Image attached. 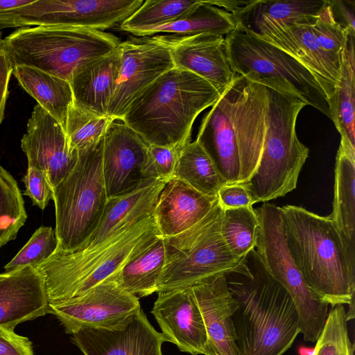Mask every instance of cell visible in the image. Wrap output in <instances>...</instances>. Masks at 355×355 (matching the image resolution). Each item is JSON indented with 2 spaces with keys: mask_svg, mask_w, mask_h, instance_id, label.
Masks as SVG:
<instances>
[{
  "mask_svg": "<svg viewBox=\"0 0 355 355\" xmlns=\"http://www.w3.org/2000/svg\"><path fill=\"white\" fill-rule=\"evenodd\" d=\"M0 355H34L32 343L14 329L0 327Z\"/></svg>",
  "mask_w": 355,
  "mask_h": 355,
  "instance_id": "obj_43",
  "label": "cell"
},
{
  "mask_svg": "<svg viewBox=\"0 0 355 355\" xmlns=\"http://www.w3.org/2000/svg\"><path fill=\"white\" fill-rule=\"evenodd\" d=\"M148 144L121 119H113L103 137V173L108 198L128 193L146 180L142 171Z\"/></svg>",
  "mask_w": 355,
  "mask_h": 355,
  "instance_id": "obj_16",
  "label": "cell"
},
{
  "mask_svg": "<svg viewBox=\"0 0 355 355\" xmlns=\"http://www.w3.org/2000/svg\"><path fill=\"white\" fill-rule=\"evenodd\" d=\"M84 355H163L164 336L141 309L116 329L83 328L72 334Z\"/></svg>",
  "mask_w": 355,
  "mask_h": 355,
  "instance_id": "obj_18",
  "label": "cell"
},
{
  "mask_svg": "<svg viewBox=\"0 0 355 355\" xmlns=\"http://www.w3.org/2000/svg\"><path fill=\"white\" fill-rule=\"evenodd\" d=\"M12 62L4 52L0 53V124L4 118L6 101L8 96V83L12 73Z\"/></svg>",
  "mask_w": 355,
  "mask_h": 355,
  "instance_id": "obj_46",
  "label": "cell"
},
{
  "mask_svg": "<svg viewBox=\"0 0 355 355\" xmlns=\"http://www.w3.org/2000/svg\"><path fill=\"white\" fill-rule=\"evenodd\" d=\"M191 288L207 336L205 355H238L232 320L237 304L228 289L225 273L205 279Z\"/></svg>",
  "mask_w": 355,
  "mask_h": 355,
  "instance_id": "obj_20",
  "label": "cell"
},
{
  "mask_svg": "<svg viewBox=\"0 0 355 355\" xmlns=\"http://www.w3.org/2000/svg\"><path fill=\"white\" fill-rule=\"evenodd\" d=\"M220 95L205 79L174 67L130 104L121 120L148 144L180 150L191 142L197 116Z\"/></svg>",
  "mask_w": 355,
  "mask_h": 355,
  "instance_id": "obj_3",
  "label": "cell"
},
{
  "mask_svg": "<svg viewBox=\"0 0 355 355\" xmlns=\"http://www.w3.org/2000/svg\"><path fill=\"white\" fill-rule=\"evenodd\" d=\"M21 147L28 159V167L42 171L52 189L72 170L78 151L69 147L61 124L37 104L28 121Z\"/></svg>",
  "mask_w": 355,
  "mask_h": 355,
  "instance_id": "obj_15",
  "label": "cell"
},
{
  "mask_svg": "<svg viewBox=\"0 0 355 355\" xmlns=\"http://www.w3.org/2000/svg\"><path fill=\"white\" fill-rule=\"evenodd\" d=\"M27 214L17 181L0 166V248L14 240Z\"/></svg>",
  "mask_w": 355,
  "mask_h": 355,
  "instance_id": "obj_36",
  "label": "cell"
},
{
  "mask_svg": "<svg viewBox=\"0 0 355 355\" xmlns=\"http://www.w3.org/2000/svg\"><path fill=\"white\" fill-rule=\"evenodd\" d=\"M49 313L40 273L25 266L0 274V327L14 329L19 323Z\"/></svg>",
  "mask_w": 355,
  "mask_h": 355,
  "instance_id": "obj_22",
  "label": "cell"
},
{
  "mask_svg": "<svg viewBox=\"0 0 355 355\" xmlns=\"http://www.w3.org/2000/svg\"><path fill=\"white\" fill-rule=\"evenodd\" d=\"M236 27L230 12L200 0L191 11L168 24L135 30L130 33L136 37H147L159 34L218 35L225 36Z\"/></svg>",
  "mask_w": 355,
  "mask_h": 355,
  "instance_id": "obj_30",
  "label": "cell"
},
{
  "mask_svg": "<svg viewBox=\"0 0 355 355\" xmlns=\"http://www.w3.org/2000/svg\"><path fill=\"white\" fill-rule=\"evenodd\" d=\"M259 220L252 207L223 209L220 232L232 254L242 259L254 249Z\"/></svg>",
  "mask_w": 355,
  "mask_h": 355,
  "instance_id": "obj_33",
  "label": "cell"
},
{
  "mask_svg": "<svg viewBox=\"0 0 355 355\" xmlns=\"http://www.w3.org/2000/svg\"><path fill=\"white\" fill-rule=\"evenodd\" d=\"M254 211L259 220L254 249L268 272L290 294L304 340L315 343L324 328L329 305L308 287L294 263L286 243L280 207L264 202Z\"/></svg>",
  "mask_w": 355,
  "mask_h": 355,
  "instance_id": "obj_11",
  "label": "cell"
},
{
  "mask_svg": "<svg viewBox=\"0 0 355 355\" xmlns=\"http://www.w3.org/2000/svg\"><path fill=\"white\" fill-rule=\"evenodd\" d=\"M225 39L229 62L235 73L253 83L288 92L331 119L322 88L309 71L293 56L237 25Z\"/></svg>",
  "mask_w": 355,
  "mask_h": 355,
  "instance_id": "obj_9",
  "label": "cell"
},
{
  "mask_svg": "<svg viewBox=\"0 0 355 355\" xmlns=\"http://www.w3.org/2000/svg\"><path fill=\"white\" fill-rule=\"evenodd\" d=\"M173 178L212 198L218 197L219 189L225 185L211 159L196 140L180 150Z\"/></svg>",
  "mask_w": 355,
  "mask_h": 355,
  "instance_id": "obj_32",
  "label": "cell"
},
{
  "mask_svg": "<svg viewBox=\"0 0 355 355\" xmlns=\"http://www.w3.org/2000/svg\"><path fill=\"white\" fill-rule=\"evenodd\" d=\"M141 309L139 297L125 291L114 275L80 296L49 304V313L73 334L83 328H119Z\"/></svg>",
  "mask_w": 355,
  "mask_h": 355,
  "instance_id": "obj_12",
  "label": "cell"
},
{
  "mask_svg": "<svg viewBox=\"0 0 355 355\" xmlns=\"http://www.w3.org/2000/svg\"><path fill=\"white\" fill-rule=\"evenodd\" d=\"M312 24H292L258 37L284 51L309 70L322 88L328 102L338 80L340 60L322 48L313 33Z\"/></svg>",
  "mask_w": 355,
  "mask_h": 355,
  "instance_id": "obj_21",
  "label": "cell"
},
{
  "mask_svg": "<svg viewBox=\"0 0 355 355\" xmlns=\"http://www.w3.org/2000/svg\"><path fill=\"white\" fill-rule=\"evenodd\" d=\"M222 207L218 201L200 221L176 235L162 237L165 261L157 292L191 287L227 272L239 264L220 232Z\"/></svg>",
  "mask_w": 355,
  "mask_h": 355,
  "instance_id": "obj_10",
  "label": "cell"
},
{
  "mask_svg": "<svg viewBox=\"0 0 355 355\" xmlns=\"http://www.w3.org/2000/svg\"><path fill=\"white\" fill-rule=\"evenodd\" d=\"M151 313L166 342L181 352L205 355L207 336L191 287L159 292Z\"/></svg>",
  "mask_w": 355,
  "mask_h": 355,
  "instance_id": "obj_19",
  "label": "cell"
},
{
  "mask_svg": "<svg viewBox=\"0 0 355 355\" xmlns=\"http://www.w3.org/2000/svg\"><path fill=\"white\" fill-rule=\"evenodd\" d=\"M313 352L314 347L303 346L298 349V353L300 355H313Z\"/></svg>",
  "mask_w": 355,
  "mask_h": 355,
  "instance_id": "obj_48",
  "label": "cell"
},
{
  "mask_svg": "<svg viewBox=\"0 0 355 355\" xmlns=\"http://www.w3.org/2000/svg\"><path fill=\"white\" fill-rule=\"evenodd\" d=\"M266 101L265 85L236 74L201 121L196 141L225 184L247 183L258 167Z\"/></svg>",
  "mask_w": 355,
  "mask_h": 355,
  "instance_id": "obj_2",
  "label": "cell"
},
{
  "mask_svg": "<svg viewBox=\"0 0 355 355\" xmlns=\"http://www.w3.org/2000/svg\"><path fill=\"white\" fill-rule=\"evenodd\" d=\"M165 261L162 237L159 236L148 247L130 260L114 275L119 284L137 297L157 292L158 282Z\"/></svg>",
  "mask_w": 355,
  "mask_h": 355,
  "instance_id": "obj_31",
  "label": "cell"
},
{
  "mask_svg": "<svg viewBox=\"0 0 355 355\" xmlns=\"http://www.w3.org/2000/svg\"><path fill=\"white\" fill-rule=\"evenodd\" d=\"M329 217L355 270V147L341 139L335 164L333 211Z\"/></svg>",
  "mask_w": 355,
  "mask_h": 355,
  "instance_id": "obj_27",
  "label": "cell"
},
{
  "mask_svg": "<svg viewBox=\"0 0 355 355\" xmlns=\"http://www.w3.org/2000/svg\"><path fill=\"white\" fill-rule=\"evenodd\" d=\"M200 1V0H146L118 28L130 33L137 29L164 25L188 13Z\"/></svg>",
  "mask_w": 355,
  "mask_h": 355,
  "instance_id": "obj_35",
  "label": "cell"
},
{
  "mask_svg": "<svg viewBox=\"0 0 355 355\" xmlns=\"http://www.w3.org/2000/svg\"><path fill=\"white\" fill-rule=\"evenodd\" d=\"M186 182L173 178L161 191L153 216L160 236L181 233L204 218L218 202Z\"/></svg>",
  "mask_w": 355,
  "mask_h": 355,
  "instance_id": "obj_23",
  "label": "cell"
},
{
  "mask_svg": "<svg viewBox=\"0 0 355 355\" xmlns=\"http://www.w3.org/2000/svg\"><path fill=\"white\" fill-rule=\"evenodd\" d=\"M103 138L78 151L69 174L52 189L57 249L77 250L96 230L107 201L102 164Z\"/></svg>",
  "mask_w": 355,
  "mask_h": 355,
  "instance_id": "obj_8",
  "label": "cell"
},
{
  "mask_svg": "<svg viewBox=\"0 0 355 355\" xmlns=\"http://www.w3.org/2000/svg\"><path fill=\"white\" fill-rule=\"evenodd\" d=\"M355 35L348 34L341 52L338 80L328 101L331 119L341 139L355 147Z\"/></svg>",
  "mask_w": 355,
  "mask_h": 355,
  "instance_id": "obj_29",
  "label": "cell"
},
{
  "mask_svg": "<svg viewBox=\"0 0 355 355\" xmlns=\"http://www.w3.org/2000/svg\"><path fill=\"white\" fill-rule=\"evenodd\" d=\"M336 22L349 35H355V2L354 1H328Z\"/></svg>",
  "mask_w": 355,
  "mask_h": 355,
  "instance_id": "obj_44",
  "label": "cell"
},
{
  "mask_svg": "<svg viewBox=\"0 0 355 355\" xmlns=\"http://www.w3.org/2000/svg\"><path fill=\"white\" fill-rule=\"evenodd\" d=\"M121 62L120 46L80 66L70 81L74 103L96 114L108 116Z\"/></svg>",
  "mask_w": 355,
  "mask_h": 355,
  "instance_id": "obj_25",
  "label": "cell"
},
{
  "mask_svg": "<svg viewBox=\"0 0 355 355\" xmlns=\"http://www.w3.org/2000/svg\"><path fill=\"white\" fill-rule=\"evenodd\" d=\"M155 36L168 48L175 67L205 79L220 94L234 80L236 73L229 62L225 36L208 34Z\"/></svg>",
  "mask_w": 355,
  "mask_h": 355,
  "instance_id": "obj_17",
  "label": "cell"
},
{
  "mask_svg": "<svg viewBox=\"0 0 355 355\" xmlns=\"http://www.w3.org/2000/svg\"><path fill=\"white\" fill-rule=\"evenodd\" d=\"M265 136L256 171L247 183L255 202L282 197L296 188L309 150L296 134V121L306 105L297 97L266 86Z\"/></svg>",
  "mask_w": 355,
  "mask_h": 355,
  "instance_id": "obj_6",
  "label": "cell"
},
{
  "mask_svg": "<svg viewBox=\"0 0 355 355\" xmlns=\"http://www.w3.org/2000/svg\"><path fill=\"white\" fill-rule=\"evenodd\" d=\"M312 28L322 48L340 60L341 52L348 33L334 20L328 1L326 0L324 6L312 24Z\"/></svg>",
  "mask_w": 355,
  "mask_h": 355,
  "instance_id": "obj_39",
  "label": "cell"
},
{
  "mask_svg": "<svg viewBox=\"0 0 355 355\" xmlns=\"http://www.w3.org/2000/svg\"><path fill=\"white\" fill-rule=\"evenodd\" d=\"M57 246L55 230L51 227L41 226L4 268L8 272L28 266L35 267L49 259Z\"/></svg>",
  "mask_w": 355,
  "mask_h": 355,
  "instance_id": "obj_38",
  "label": "cell"
},
{
  "mask_svg": "<svg viewBox=\"0 0 355 355\" xmlns=\"http://www.w3.org/2000/svg\"><path fill=\"white\" fill-rule=\"evenodd\" d=\"M160 236L152 214L118 230L89 248H56L35 268L42 275L49 304L80 296L121 270Z\"/></svg>",
  "mask_w": 355,
  "mask_h": 355,
  "instance_id": "obj_5",
  "label": "cell"
},
{
  "mask_svg": "<svg viewBox=\"0 0 355 355\" xmlns=\"http://www.w3.org/2000/svg\"><path fill=\"white\" fill-rule=\"evenodd\" d=\"M121 41L110 33L87 28L37 26L20 28L4 39L12 67H34L70 83L83 64L107 54Z\"/></svg>",
  "mask_w": 355,
  "mask_h": 355,
  "instance_id": "obj_7",
  "label": "cell"
},
{
  "mask_svg": "<svg viewBox=\"0 0 355 355\" xmlns=\"http://www.w3.org/2000/svg\"><path fill=\"white\" fill-rule=\"evenodd\" d=\"M210 4L220 8L225 11L234 15L245 6L250 1H235V0H222V1H207Z\"/></svg>",
  "mask_w": 355,
  "mask_h": 355,
  "instance_id": "obj_47",
  "label": "cell"
},
{
  "mask_svg": "<svg viewBox=\"0 0 355 355\" xmlns=\"http://www.w3.org/2000/svg\"><path fill=\"white\" fill-rule=\"evenodd\" d=\"M225 277L237 304L232 320L238 355H283L300 333L290 294L268 272L255 249Z\"/></svg>",
  "mask_w": 355,
  "mask_h": 355,
  "instance_id": "obj_1",
  "label": "cell"
},
{
  "mask_svg": "<svg viewBox=\"0 0 355 355\" xmlns=\"http://www.w3.org/2000/svg\"><path fill=\"white\" fill-rule=\"evenodd\" d=\"M119 46L121 67L107 115L121 120L130 104L175 64L168 48L155 35L132 36Z\"/></svg>",
  "mask_w": 355,
  "mask_h": 355,
  "instance_id": "obj_14",
  "label": "cell"
},
{
  "mask_svg": "<svg viewBox=\"0 0 355 355\" xmlns=\"http://www.w3.org/2000/svg\"><path fill=\"white\" fill-rule=\"evenodd\" d=\"M180 150L148 144L142 171L146 180L168 182L173 178Z\"/></svg>",
  "mask_w": 355,
  "mask_h": 355,
  "instance_id": "obj_40",
  "label": "cell"
},
{
  "mask_svg": "<svg viewBox=\"0 0 355 355\" xmlns=\"http://www.w3.org/2000/svg\"><path fill=\"white\" fill-rule=\"evenodd\" d=\"M218 200L223 209L252 207L255 200L244 183L223 185L218 192Z\"/></svg>",
  "mask_w": 355,
  "mask_h": 355,
  "instance_id": "obj_42",
  "label": "cell"
},
{
  "mask_svg": "<svg viewBox=\"0 0 355 355\" xmlns=\"http://www.w3.org/2000/svg\"><path fill=\"white\" fill-rule=\"evenodd\" d=\"M326 0H255L232 15L236 25L255 36L262 37L284 26L313 24Z\"/></svg>",
  "mask_w": 355,
  "mask_h": 355,
  "instance_id": "obj_24",
  "label": "cell"
},
{
  "mask_svg": "<svg viewBox=\"0 0 355 355\" xmlns=\"http://www.w3.org/2000/svg\"><path fill=\"white\" fill-rule=\"evenodd\" d=\"M280 209L287 248L308 287L331 306L354 304L355 270L329 216L295 205Z\"/></svg>",
  "mask_w": 355,
  "mask_h": 355,
  "instance_id": "obj_4",
  "label": "cell"
},
{
  "mask_svg": "<svg viewBox=\"0 0 355 355\" xmlns=\"http://www.w3.org/2000/svg\"><path fill=\"white\" fill-rule=\"evenodd\" d=\"M113 119L96 114L73 103L70 107L65 134L71 151H80L95 145L104 137Z\"/></svg>",
  "mask_w": 355,
  "mask_h": 355,
  "instance_id": "obj_34",
  "label": "cell"
},
{
  "mask_svg": "<svg viewBox=\"0 0 355 355\" xmlns=\"http://www.w3.org/2000/svg\"><path fill=\"white\" fill-rule=\"evenodd\" d=\"M12 73L21 87L58 121L65 131L68 112L74 103L69 82L25 65L14 66Z\"/></svg>",
  "mask_w": 355,
  "mask_h": 355,
  "instance_id": "obj_28",
  "label": "cell"
},
{
  "mask_svg": "<svg viewBox=\"0 0 355 355\" xmlns=\"http://www.w3.org/2000/svg\"><path fill=\"white\" fill-rule=\"evenodd\" d=\"M344 305L331 306L313 355H354Z\"/></svg>",
  "mask_w": 355,
  "mask_h": 355,
  "instance_id": "obj_37",
  "label": "cell"
},
{
  "mask_svg": "<svg viewBox=\"0 0 355 355\" xmlns=\"http://www.w3.org/2000/svg\"><path fill=\"white\" fill-rule=\"evenodd\" d=\"M4 52V39L2 38L0 31V53Z\"/></svg>",
  "mask_w": 355,
  "mask_h": 355,
  "instance_id": "obj_49",
  "label": "cell"
},
{
  "mask_svg": "<svg viewBox=\"0 0 355 355\" xmlns=\"http://www.w3.org/2000/svg\"><path fill=\"white\" fill-rule=\"evenodd\" d=\"M34 0H0V29L17 27L19 9Z\"/></svg>",
  "mask_w": 355,
  "mask_h": 355,
  "instance_id": "obj_45",
  "label": "cell"
},
{
  "mask_svg": "<svg viewBox=\"0 0 355 355\" xmlns=\"http://www.w3.org/2000/svg\"><path fill=\"white\" fill-rule=\"evenodd\" d=\"M166 183L146 180L128 193L108 198L96 230L78 250L92 248L123 226L153 215L158 196Z\"/></svg>",
  "mask_w": 355,
  "mask_h": 355,
  "instance_id": "obj_26",
  "label": "cell"
},
{
  "mask_svg": "<svg viewBox=\"0 0 355 355\" xmlns=\"http://www.w3.org/2000/svg\"><path fill=\"white\" fill-rule=\"evenodd\" d=\"M144 0H34L19 9L17 27L58 26L104 31L119 26Z\"/></svg>",
  "mask_w": 355,
  "mask_h": 355,
  "instance_id": "obj_13",
  "label": "cell"
},
{
  "mask_svg": "<svg viewBox=\"0 0 355 355\" xmlns=\"http://www.w3.org/2000/svg\"><path fill=\"white\" fill-rule=\"evenodd\" d=\"M22 181L26 187L24 194L28 196L34 205L44 209L53 196L52 187L45 174L39 169L28 167Z\"/></svg>",
  "mask_w": 355,
  "mask_h": 355,
  "instance_id": "obj_41",
  "label": "cell"
}]
</instances>
